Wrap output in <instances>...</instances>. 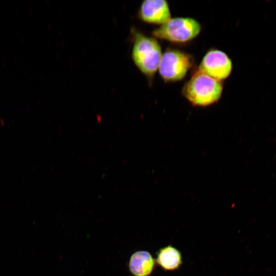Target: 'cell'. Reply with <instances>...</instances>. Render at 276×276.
<instances>
[{
	"instance_id": "4",
	"label": "cell",
	"mask_w": 276,
	"mask_h": 276,
	"mask_svg": "<svg viewBox=\"0 0 276 276\" xmlns=\"http://www.w3.org/2000/svg\"><path fill=\"white\" fill-rule=\"evenodd\" d=\"M193 64V58L190 55L171 49L167 50L162 55L158 70L165 81L176 82L186 76Z\"/></svg>"
},
{
	"instance_id": "1",
	"label": "cell",
	"mask_w": 276,
	"mask_h": 276,
	"mask_svg": "<svg viewBox=\"0 0 276 276\" xmlns=\"http://www.w3.org/2000/svg\"><path fill=\"white\" fill-rule=\"evenodd\" d=\"M220 81L197 71L184 84L181 93L193 106L206 107L218 102L222 95Z\"/></svg>"
},
{
	"instance_id": "2",
	"label": "cell",
	"mask_w": 276,
	"mask_h": 276,
	"mask_svg": "<svg viewBox=\"0 0 276 276\" xmlns=\"http://www.w3.org/2000/svg\"><path fill=\"white\" fill-rule=\"evenodd\" d=\"M162 49L153 37L136 32L132 50V58L141 72L148 78H152L158 69L162 56Z\"/></svg>"
},
{
	"instance_id": "8",
	"label": "cell",
	"mask_w": 276,
	"mask_h": 276,
	"mask_svg": "<svg viewBox=\"0 0 276 276\" xmlns=\"http://www.w3.org/2000/svg\"><path fill=\"white\" fill-rule=\"evenodd\" d=\"M156 262L165 270H174L182 264L180 252L172 245L160 248L157 255Z\"/></svg>"
},
{
	"instance_id": "6",
	"label": "cell",
	"mask_w": 276,
	"mask_h": 276,
	"mask_svg": "<svg viewBox=\"0 0 276 276\" xmlns=\"http://www.w3.org/2000/svg\"><path fill=\"white\" fill-rule=\"evenodd\" d=\"M139 16L145 22L160 26L171 18L169 6L165 0L143 1L139 9Z\"/></svg>"
},
{
	"instance_id": "5",
	"label": "cell",
	"mask_w": 276,
	"mask_h": 276,
	"mask_svg": "<svg viewBox=\"0 0 276 276\" xmlns=\"http://www.w3.org/2000/svg\"><path fill=\"white\" fill-rule=\"evenodd\" d=\"M232 68V61L225 52L211 49L202 58L198 71L221 81L230 75Z\"/></svg>"
},
{
	"instance_id": "7",
	"label": "cell",
	"mask_w": 276,
	"mask_h": 276,
	"mask_svg": "<svg viewBox=\"0 0 276 276\" xmlns=\"http://www.w3.org/2000/svg\"><path fill=\"white\" fill-rule=\"evenodd\" d=\"M155 263L150 253L146 250H139L130 257L128 267L134 276H149L152 272Z\"/></svg>"
},
{
	"instance_id": "3",
	"label": "cell",
	"mask_w": 276,
	"mask_h": 276,
	"mask_svg": "<svg viewBox=\"0 0 276 276\" xmlns=\"http://www.w3.org/2000/svg\"><path fill=\"white\" fill-rule=\"evenodd\" d=\"M201 30V26L195 19L179 17L171 18L154 29L152 34L155 38L171 42L185 43L196 38Z\"/></svg>"
}]
</instances>
